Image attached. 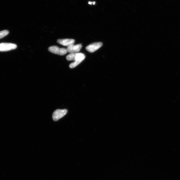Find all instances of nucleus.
<instances>
[{"instance_id":"nucleus-6","label":"nucleus","mask_w":180,"mask_h":180,"mask_svg":"<svg viewBox=\"0 0 180 180\" xmlns=\"http://www.w3.org/2000/svg\"><path fill=\"white\" fill-rule=\"evenodd\" d=\"M82 48L81 44L77 45H72L68 47L67 48V52L70 53H77L79 52Z\"/></svg>"},{"instance_id":"nucleus-3","label":"nucleus","mask_w":180,"mask_h":180,"mask_svg":"<svg viewBox=\"0 0 180 180\" xmlns=\"http://www.w3.org/2000/svg\"><path fill=\"white\" fill-rule=\"evenodd\" d=\"M67 112V109H57L53 112L52 118L53 120L57 121L66 115Z\"/></svg>"},{"instance_id":"nucleus-8","label":"nucleus","mask_w":180,"mask_h":180,"mask_svg":"<svg viewBox=\"0 0 180 180\" xmlns=\"http://www.w3.org/2000/svg\"><path fill=\"white\" fill-rule=\"evenodd\" d=\"M9 32L7 30H4L0 31V39L3 38L7 35H8Z\"/></svg>"},{"instance_id":"nucleus-4","label":"nucleus","mask_w":180,"mask_h":180,"mask_svg":"<svg viewBox=\"0 0 180 180\" xmlns=\"http://www.w3.org/2000/svg\"><path fill=\"white\" fill-rule=\"evenodd\" d=\"M17 47V45L14 44L2 43H0V52H7L16 49Z\"/></svg>"},{"instance_id":"nucleus-9","label":"nucleus","mask_w":180,"mask_h":180,"mask_svg":"<svg viewBox=\"0 0 180 180\" xmlns=\"http://www.w3.org/2000/svg\"><path fill=\"white\" fill-rule=\"evenodd\" d=\"M89 4H92V2H90V1H89Z\"/></svg>"},{"instance_id":"nucleus-1","label":"nucleus","mask_w":180,"mask_h":180,"mask_svg":"<svg viewBox=\"0 0 180 180\" xmlns=\"http://www.w3.org/2000/svg\"><path fill=\"white\" fill-rule=\"evenodd\" d=\"M86 56L83 53H70L66 57V59L68 61L74 60V62L71 63L69 67L73 69L79 65L84 59Z\"/></svg>"},{"instance_id":"nucleus-2","label":"nucleus","mask_w":180,"mask_h":180,"mask_svg":"<svg viewBox=\"0 0 180 180\" xmlns=\"http://www.w3.org/2000/svg\"><path fill=\"white\" fill-rule=\"evenodd\" d=\"M48 50L51 52L60 55H64L67 52V49L60 48L56 46L50 47L48 48Z\"/></svg>"},{"instance_id":"nucleus-7","label":"nucleus","mask_w":180,"mask_h":180,"mask_svg":"<svg viewBox=\"0 0 180 180\" xmlns=\"http://www.w3.org/2000/svg\"><path fill=\"white\" fill-rule=\"evenodd\" d=\"M74 40L71 39H59L57 40V43L60 44L67 46V47L74 44Z\"/></svg>"},{"instance_id":"nucleus-5","label":"nucleus","mask_w":180,"mask_h":180,"mask_svg":"<svg viewBox=\"0 0 180 180\" xmlns=\"http://www.w3.org/2000/svg\"><path fill=\"white\" fill-rule=\"evenodd\" d=\"M103 43L101 42L95 43L91 44L86 47V50L90 52H93L102 47Z\"/></svg>"}]
</instances>
